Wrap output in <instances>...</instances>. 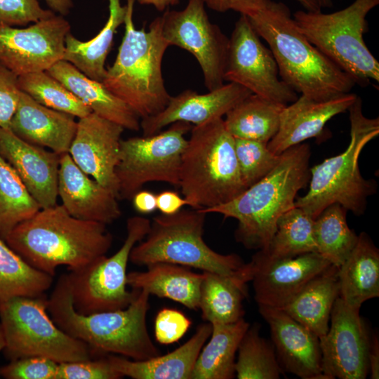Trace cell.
I'll use <instances>...</instances> for the list:
<instances>
[{
    "instance_id": "cell-1",
    "label": "cell",
    "mask_w": 379,
    "mask_h": 379,
    "mask_svg": "<svg viewBox=\"0 0 379 379\" xmlns=\"http://www.w3.org/2000/svg\"><path fill=\"white\" fill-rule=\"evenodd\" d=\"M112 241L106 225L76 218L58 204L41 208L5 239L28 264L52 277L59 266L77 271L106 255Z\"/></svg>"
},
{
    "instance_id": "cell-2",
    "label": "cell",
    "mask_w": 379,
    "mask_h": 379,
    "mask_svg": "<svg viewBox=\"0 0 379 379\" xmlns=\"http://www.w3.org/2000/svg\"><path fill=\"white\" fill-rule=\"evenodd\" d=\"M269 45L281 79L297 93L324 100L350 93L355 80L319 51L300 32L288 7L272 0L248 17Z\"/></svg>"
},
{
    "instance_id": "cell-3",
    "label": "cell",
    "mask_w": 379,
    "mask_h": 379,
    "mask_svg": "<svg viewBox=\"0 0 379 379\" xmlns=\"http://www.w3.org/2000/svg\"><path fill=\"white\" fill-rule=\"evenodd\" d=\"M149 295L145 290H140L124 309L81 314L74 307L65 274L47 299V310L61 330L86 344L93 355L119 354L142 361L161 354L147 327Z\"/></svg>"
},
{
    "instance_id": "cell-4",
    "label": "cell",
    "mask_w": 379,
    "mask_h": 379,
    "mask_svg": "<svg viewBox=\"0 0 379 379\" xmlns=\"http://www.w3.org/2000/svg\"><path fill=\"white\" fill-rule=\"evenodd\" d=\"M310 156L308 144L294 145L280 154L277 164L266 175L237 197L199 210L236 219V241L248 249L264 248L276 230L279 217L295 206L298 192L309 183Z\"/></svg>"
},
{
    "instance_id": "cell-5",
    "label": "cell",
    "mask_w": 379,
    "mask_h": 379,
    "mask_svg": "<svg viewBox=\"0 0 379 379\" xmlns=\"http://www.w3.org/2000/svg\"><path fill=\"white\" fill-rule=\"evenodd\" d=\"M135 1L126 0L124 35L102 83L142 119L162 111L171 98L162 74V60L169 45L162 34L161 16L152 20L148 30L135 27Z\"/></svg>"
},
{
    "instance_id": "cell-6",
    "label": "cell",
    "mask_w": 379,
    "mask_h": 379,
    "mask_svg": "<svg viewBox=\"0 0 379 379\" xmlns=\"http://www.w3.org/2000/svg\"><path fill=\"white\" fill-rule=\"evenodd\" d=\"M206 215L192 208L156 215L146 237L133 248L129 260L138 266L168 262L190 267L248 283L252 278L249 262L235 253H219L204 241Z\"/></svg>"
},
{
    "instance_id": "cell-7",
    "label": "cell",
    "mask_w": 379,
    "mask_h": 379,
    "mask_svg": "<svg viewBox=\"0 0 379 379\" xmlns=\"http://www.w3.org/2000/svg\"><path fill=\"white\" fill-rule=\"evenodd\" d=\"M188 206L204 209L227 203L243 192L234 138L222 118L192 127L181 158L179 185Z\"/></svg>"
},
{
    "instance_id": "cell-8",
    "label": "cell",
    "mask_w": 379,
    "mask_h": 379,
    "mask_svg": "<svg viewBox=\"0 0 379 379\" xmlns=\"http://www.w3.org/2000/svg\"><path fill=\"white\" fill-rule=\"evenodd\" d=\"M348 111V146L342 153L310 168L309 190L295 201V206L314 220L325 208L335 203L361 215L365 213L368 198L377 191L375 181L361 175L359 159L364 147L378 135L379 119L364 115L361 100L358 96Z\"/></svg>"
},
{
    "instance_id": "cell-9",
    "label": "cell",
    "mask_w": 379,
    "mask_h": 379,
    "mask_svg": "<svg viewBox=\"0 0 379 379\" xmlns=\"http://www.w3.org/2000/svg\"><path fill=\"white\" fill-rule=\"evenodd\" d=\"M379 0H354L340 11H298L293 15L300 32L324 55L350 75L356 84L379 81V62L366 45V16Z\"/></svg>"
},
{
    "instance_id": "cell-10",
    "label": "cell",
    "mask_w": 379,
    "mask_h": 379,
    "mask_svg": "<svg viewBox=\"0 0 379 379\" xmlns=\"http://www.w3.org/2000/svg\"><path fill=\"white\" fill-rule=\"evenodd\" d=\"M47 296H19L0 303V324L10 360L44 357L58 363L93 357L90 347L61 330L47 310Z\"/></svg>"
},
{
    "instance_id": "cell-11",
    "label": "cell",
    "mask_w": 379,
    "mask_h": 379,
    "mask_svg": "<svg viewBox=\"0 0 379 379\" xmlns=\"http://www.w3.org/2000/svg\"><path fill=\"white\" fill-rule=\"evenodd\" d=\"M150 224L145 217L128 218L126 237L115 253L66 274L77 312L88 314L121 310L135 299L140 291L127 289V265L133 248L146 237Z\"/></svg>"
},
{
    "instance_id": "cell-12",
    "label": "cell",
    "mask_w": 379,
    "mask_h": 379,
    "mask_svg": "<svg viewBox=\"0 0 379 379\" xmlns=\"http://www.w3.org/2000/svg\"><path fill=\"white\" fill-rule=\"evenodd\" d=\"M192 127L190 123L176 121L152 135L121 139L115 170L119 199L131 200L149 182L178 186L182 154L187 143L185 135Z\"/></svg>"
},
{
    "instance_id": "cell-13",
    "label": "cell",
    "mask_w": 379,
    "mask_h": 379,
    "mask_svg": "<svg viewBox=\"0 0 379 379\" xmlns=\"http://www.w3.org/2000/svg\"><path fill=\"white\" fill-rule=\"evenodd\" d=\"M161 18L164 38L195 58L208 91L222 86L229 38L210 21L203 0H187L183 10L168 9Z\"/></svg>"
},
{
    "instance_id": "cell-14",
    "label": "cell",
    "mask_w": 379,
    "mask_h": 379,
    "mask_svg": "<svg viewBox=\"0 0 379 379\" xmlns=\"http://www.w3.org/2000/svg\"><path fill=\"white\" fill-rule=\"evenodd\" d=\"M224 81L237 84L253 94L284 105L298 97L279 78L270 49L264 46L244 15H240L229 38Z\"/></svg>"
},
{
    "instance_id": "cell-15",
    "label": "cell",
    "mask_w": 379,
    "mask_h": 379,
    "mask_svg": "<svg viewBox=\"0 0 379 379\" xmlns=\"http://www.w3.org/2000/svg\"><path fill=\"white\" fill-rule=\"evenodd\" d=\"M70 28L60 15L25 28L0 25V64L18 77L48 70L62 60Z\"/></svg>"
},
{
    "instance_id": "cell-16",
    "label": "cell",
    "mask_w": 379,
    "mask_h": 379,
    "mask_svg": "<svg viewBox=\"0 0 379 379\" xmlns=\"http://www.w3.org/2000/svg\"><path fill=\"white\" fill-rule=\"evenodd\" d=\"M338 297L327 333L319 338L324 379H365L370 338L359 314Z\"/></svg>"
},
{
    "instance_id": "cell-17",
    "label": "cell",
    "mask_w": 379,
    "mask_h": 379,
    "mask_svg": "<svg viewBox=\"0 0 379 379\" xmlns=\"http://www.w3.org/2000/svg\"><path fill=\"white\" fill-rule=\"evenodd\" d=\"M124 128L94 112L79 118L68 153L87 175L113 192L119 199L115 170L119 161Z\"/></svg>"
},
{
    "instance_id": "cell-18",
    "label": "cell",
    "mask_w": 379,
    "mask_h": 379,
    "mask_svg": "<svg viewBox=\"0 0 379 379\" xmlns=\"http://www.w3.org/2000/svg\"><path fill=\"white\" fill-rule=\"evenodd\" d=\"M249 263L257 304L277 308L283 307L313 278L331 265L317 252L267 262Z\"/></svg>"
},
{
    "instance_id": "cell-19",
    "label": "cell",
    "mask_w": 379,
    "mask_h": 379,
    "mask_svg": "<svg viewBox=\"0 0 379 379\" xmlns=\"http://www.w3.org/2000/svg\"><path fill=\"white\" fill-rule=\"evenodd\" d=\"M258 305L281 368L302 379H324L319 338L283 310Z\"/></svg>"
},
{
    "instance_id": "cell-20",
    "label": "cell",
    "mask_w": 379,
    "mask_h": 379,
    "mask_svg": "<svg viewBox=\"0 0 379 379\" xmlns=\"http://www.w3.org/2000/svg\"><path fill=\"white\" fill-rule=\"evenodd\" d=\"M0 155L13 167L41 208L57 204L60 154L27 142L0 127Z\"/></svg>"
},
{
    "instance_id": "cell-21",
    "label": "cell",
    "mask_w": 379,
    "mask_h": 379,
    "mask_svg": "<svg viewBox=\"0 0 379 379\" xmlns=\"http://www.w3.org/2000/svg\"><path fill=\"white\" fill-rule=\"evenodd\" d=\"M252 93L237 84L228 82L205 94L185 90L171 98L160 112L142 119L140 128L144 136L152 135L176 121L194 126L222 118L233 107Z\"/></svg>"
},
{
    "instance_id": "cell-22",
    "label": "cell",
    "mask_w": 379,
    "mask_h": 379,
    "mask_svg": "<svg viewBox=\"0 0 379 379\" xmlns=\"http://www.w3.org/2000/svg\"><path fill=\"white\" fill-rule=\"evenodd\" d=\"M58 195L72 216L109 225L121 215L117 195L85 173L68 152L60 154Z\"/></svg>"
},
{
    "instance_id": "cell-23",
    "label": "cell",
    "mask_w": 379,
    "mask_h": 379,
    "mask_svg": "<svg viewBox=\"0 0 379 379\" xmlns=\"http://www.w3.org/2000/svg\"><path fill=\"white\" fill-rule=\"evenodd\" d=\"M357 95L345 93L331 99L317 100L301 95L286 105L281 112L277 133L267 143L269 149L280 155L287 149L320 135L326 123L345 112Z\"/></svg>"
},
{
    "instance_id": "cell-24",
    "label": "cell",
    "mask_w": 379,
    "mask_h": 379,
    "mask_svg": "<svg viewBox=\"0 0 379 379\" xmlns=\"http://www.w3.org/2000/svg\"><path fill=\"white\" fill-rule=\"evenodd\" d=\"M77 127L73 115L45 107L22 91L9 125L22 140L59 154L69 152Z\"/></svg>"
},
{
    "instance_id": "cell-25",
    "label": "cell",
    "mask_w": 379,
    "mask_h": 379,
    "mask_svg": "<svg viewBox=\"0 0 379 379\" xmlns=\"http://www.w3.org/2000/svg\"><path fill=\"white\" fill-rule=\"evenodd\" d=\"M212 331L211 324L198 326L185 344L164 355L135 361L107 354L114 369L123 378L133 379H191L197 359Z\"/></svg>"
},
{
    "instance_id": "cell-26",
    "label": "cell",
    "mask_w": 379,
    "mask_h": 379,
    "mask_svg": "<svg viewBox=\"0 0 379 379\" xmlns=\"http://www.w3.org/2000/svg\"><path fill=\"white\" fill-rule=\"evenodd\" d=\"M46 72L87 105L92 112L121 125L124 129L134 131L140 129V118L126 103L111 93L102 82L86 76L72 63L60 60Z\"/></svg>"
},
{
    "instance_id": "cell-27",
    "label": "cell",
    "mask_w": 379,
    "mask_h": 379,
    "mask_svg": "<svg viewBox=\"0 0 379 379\" xmlns=\"http://www.w3.org/2000/svg\"><path fill=\"white\" fill-rule=\"evenodd\" d=\"M146 267L145 271L127 274L128 286L138 291L145 290L149 295L171 299L190 310L199 309L202 273L168 262H155Z\"/></svg>"
},
{
    "instance_id": "cell-28",
    "label": "cell",
    "mask_w": 379,
    "mask_h": 379,
    "mask_svg": "<svg viewBox=\"0 0 379 379\" xmlns=\"http://www.w3.org/2000/svg\"><path fill=\"white\" fill-rule=\"evenodd\" d=\"M338 270L331 265L280 308L318 338L327 333L331 310L339 297Z\"/></svg>"
},
{
    "instance_id": "cell-29",
    "label": "cell",
    "mask_w": 379,
    "mask_h": 379,
    "mask_svg": "<svg viewBox=\"0 0 379 379\" xmlns=\"http://www.w3.org/2000/svg\"><path fill=\"white\" fill-rule=\"evenodd\" d=\"M339 297L348 305L361 308L365 301L379 297V251L364 232L339 267Z\"/></svg>"
},
{
    "instance_id": "cell-30",
    "label": "cell",
    "mask_w": 379,
    "mask_h": 379,
    "mask_svg": "<svg viewBox=\"0 0 379 379\" xmlns=\"http://www.w3.org/2000/svg\"><path fill=\"white\" fill-rule=\"evenodd\" d=\"M109 17L100 32L93 39L82 41L70 32L65 38L62 60L72 63L89 78L102 82L106 74L105 60L117 28L124 23L126 6L120 0H108Z\"/></svg>"
},
{
    "instance_id": "cell-31",
    "label": "cell",
    "mask_w": 379,
    "mask_h": 379,
    "mask_svg": "<svg viewBox=\"0 0 379 379\" xmlns=\"http://www.w3.org/2000/svg\"><path fill=\"white\" fill-rule=\"evenodd\" d=\"M207 344L194 364L191 379H232L235 376L236 353L250 326L244 318L230 324H212Z\"/></svg>"
},
{
    "instance_id": "cell-32",
    "label": "cell",
    "mask_w": 379,
    "mask_h": 379,
    "mask_svg": "<svg viewBox=\"0 0 379 379\" xmlns=\"http://www.w3.org/2000/svg\"><path fill=\"white\" fill-rule=\"evenodd\" d=\"M310 252H317L314 219L300 208L294 206L279 217L270 242L258 250L251 261L267 262Z\"/></svg>"
},
{
    "instance_id": "cell-33",
    "label": "cell",
    "mask_w": 379,
    "mask_h": 379,
    "mask_svg": "<svg viewBox=\"0 0 379 379\" xmlns=\"http://www.w3.org/2000/svg\"><path fill=\"white\" fill-rule=\"evenodd\" d=\"M285 106L251 93L225 114V127L234 138L268 143L279 130Z\"/></svg>"
},
{
    "instance_id": "cell-34",
    "label": "cell",
    "mask_w": 379,
    "mask_h": 379,
    "mask_svg": "<svg viewBox=\"0 0 379 379\" xmlns=\"http://www.w3.org/2000/svg\"><path fill=\"white\" fill-rule=\"evenodd\" d=\"M243 280L203 272L199 309L210 324H230L244 318L243 300L248 294Z\"/></svg>"
},
{
    "instance_id": "cell-35",
    "label": "cell",
    "mask_w": 379,
    "mask_h": 379,
    "mask_svg": "<svg viewBox=\"0 0 379 379\" xmlns=\"http://www.w3.org/2000/svg\"><path fill=\"white\" fill-rule=\"evenodd\" d=\"M53 281V277L31 266L0 237V303L46 295Z\"/></svg>"
},
{
    "instance_id": "cell-36",
    "label": "cell",
    "mask_w": 379,
    "mask_h": 379,
    "mask_svg": "<svg viewBox=\"0 0 379 379\" xmlns=\"http://www.w3.org/2000/svg\"><path fill=\"white\" fill-rule=\"evenodd\" d=\"M347 211L339 204H332L314 220L317 251L338 267L349 257L358 241L359 235L347 225Z\"/></svg>"
},
{
    "instance_id": "cell-37",
    "label": "cell",
    "mask_w": 379,
    "mask_h": 379,
    "mask_svg": "<svg viewBox=\"0 0 379 379\" xmlns=\"http://www.w3.org/2000/svg\"><path fill=\"white\" fill-rule=\"evenodd\" d=\"M260 330V324L250 325L240 341L235 362L238 379H278L282 373L272 343Z\"/></svg>"
},
{
    "instance_id": "cell-38",
    "label": "cell",
    "mask_w": 379,
    "mask_h": 379,
    "mask_svg": "<svg viewBox=\"0 0 379 379\" xmlns=\"http://www.w3.org/2000/svg\"><path fill=\"white\" fill-rule=\"evenodd\" d=\"M41 209L13 167L0 155V237Z\"/></svg>"
},
{
    "instance_id": "cell-39",
    "label": "cell",
    "mask_w": 379,
    "mask_h": 379,
    "mask_svg": "<svg viewBox=\"0 0 379 379\" xmlns=\"http://www.w3.org/2000/svg\"><path fill=\"white\" fill-rule=\"evenodd\" d=\"M20 90L48 108L81 118L92 112L91 109L46 71L18 77Z\"/></svg>"
},
{
    "instance_id": "cell-40",
    "label": "cell",
    "mask_w": 379,
    "mask_h": 379,
    "mask_svg": "<svg viewBox=\"0 0 379 379\" xmlns=\"http://www.w3.org/2000/svg\"><path fill=\"white\" fill-rule=\"evenodd\" d=\"M234 148L241 180L246 189L266 175L277 164L280 155H275L267 143L234 138Z\"/></svg>"
},
{
    "instance_id": "cell-41",
    "label": "cell",
    "mask_w": 379,
    "mask_h": 379,
    "mask_svg": "<svg viewBox=\"0 0 379 379\" xmlns=\"http://www.w3.org/2000/svg\"><path fill=\"white\" fill-rule=\"evenodd\" d=\"M59 363L44 357H27L11 360L0 368L6 379H57Z\"/></svg>"
},
{
    "instance_id": "cell-42",
    "label": "cell",
    "mask_w": 379,
    "mask_h": 379,
    "mask_svg": "<svg viewBox=\"0 0 379 379\" xmlns=\"http://www.w3.org/2000/svg\"><path fill=\"white\" fill-rule=\"evenodd\" d=\"M38 0H0V25L23 26L55 15Z\"/></svg>"
},
{
    "instance_id": "cell-43",
    "label": "cell",
    "mask_w": 379,
    "mask_h": 379,
    "mask_svg": "<svg viewBox=\"0 0 379 379\" xmlns=\"http://www.w3.org/2000/svg\"><path fill=\"white\" fill-rule=\"evenodd\" d=\"M107 354L101 357L60 363L57 379H120Z\"/></svg>"
},
{
    "instance_id": "cell-44",
    "label": "cell",
    "mask_w": 379,
    "mask_h": 379,
    "mask_svg": "<svg viewBox=\"0 0 379 379\" xmlns=\"http://www.w3.org/2000/svg\"><path fill=\"white\" fill-rule=\"evenodd\" d=\"M192 322L182 312L163 308L154 321V335L158 343L169 345L179 341L187 333Z\"/></svg>"
},
{
    "instance_id": "cell-45",
    "label": "cell",
    "mask_w": 379,
    "mask_h": 379,
    "mask_svg": "<svg viewBox=\"0 0 379 379\" xmlns=\"http://www.w3.org/2000/svg\"><path fill=\"white\" fill-rule=\"evenodd\" d=\"M18 77L0 64V127L9 128L18 107L21 91Z\"/></svg>"
},
{
    "instance_id": "cell-46",
    "label": "cell",
    "mask_w": 379,
    "mask_h": 379,
    "mask_svg": "<svg viewBox=\"0 0 379 379\" xmlns=\"http://www.w3.org/2000/svg\"><path fill=\"white\" fill-rule=\"evenodd\" d=\"M209 8L220 13L234 11L247 17L264 9L271 0H203Z\"/></svg>"
},
{
    "instance_id": "cell-47",
    "label": "cell",
    "mask_w": 379,
    "mask_h": 379,
    "mask_svg": "<svg viewBox=\"0 0 379 379\" xmlns=\"http://www.w3.org/2000/svg\"><path fill=\"white\" fill-rule=\"evenodd\" d=\"M185 206H188L187 201L176 192L166 190L157 194V209L161 214H174Z\"/></svg>"
},
{
    "instance_id": "cell-48",
    "label": "cell",
    "mask_w": 379,
    "mask_h": 379,
    "mask_svg": "<svg viewBox=\"0 0 379 379\" xmlns=\"http://www.w3.org/2000/svg\"><path fill=\"white\" fill-rule=\"evenodd\" d=\"M134 209L140 213L148 214L157 209V194L140 190L131 199Z\"/></svg>"
},
{
    "instance_id": "cell-49",
    "label": "cell",
    "mask_w": 379,
    "mask_h": 379,
    "mask_svg": "<svg viewBox=\"0 0 379 379\" xmlns=\"http://www.w3.org/2000/svg\"><path fill=\"white\" fill-rule=\"evenodd\" d=\"M368 360L371 378H379V341L376 335H374L371 340L370 338Z\"/></svg>"
},
{
    "instance_id": "cell-50",
    "label": "cell",
    "mask_w": 379,
    "mask_h": 379,
    "mask_svg": "<svg viewBox=\"0 0 379 379\" xmlns=\"http://www.w3.org/2000/svg\"><path fill=\"white\" fill-rule=\"evenodd\" d=\"M50 9L60 15H66L73 7L72 0H44Z\"/></svg>"
},
{
    "instance_id": "cell-51",
    "label": "cell",
    "mask_w": 379,
    "mask_h": 379,
    "mask_svg": "<svg viewBox=\"0 0 379 379\" xmlns=\"http://www.w3.org/2000/svg\"><path fill=\"white\" fill-rule=\"evenodd\" d=\"M142 5L153 6L159 11H163L171 6L179 4L180 0H136Z\"/></svg>"
},
{
    "instance_id": "cell-52",
    "label": "cell",
    "mask_w": 379,
    "mask_h": 379,
    "mask_svg": "<svg viewBox=\"0 0 379 379\" xmlns=\"http://www.w3.org/2000/svg\"><path fill=\"white\" fill-rule=\"evenodd\" d=\"M308 1L319 11H321V9L324 8H331L333 6L332 0H308Z\"/></svg>"
},
{
    "instance_id": "cell-53",
    "label": "cell",
    "mask_w": 379,
    "mask_h": 379,
    "mask_svg": "<svg viewBox=\"0 0 379 379\" xmlns=\"http://www.w3.org/2000/svg\"><path fill=\"white\" fill-rule=\"evenodd\" d=\"M299 4H300L306 11H319L314 6L308 1V0H296Z\"/></svg>"
},
{
    "instance_id": "cell-54",
    "label": "cell",
    "mask_w": 379,
    "mask_h": 379,
    "mask_svg": "<svg viewBox=\"0 0 379 379\" xmlns=\"http://www.w3.org/2000/svg\"><path fill=\"white\" fill-rule=\"evenodd\" d=\"M6 346V340L4 334L1 328V326L0 324V352L4 350Z\"/></svg>"
}]
</instances>
